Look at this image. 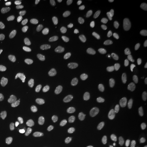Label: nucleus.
Masks as SVG:
<instances>
[{
  "label": "nucleus",
  "mask_w": 147,
  "mask_h": 147,
  "mask_svg": "<svg viewBox=\"0 0 147 147\" xmlns=\"http://www.w3.org/2000/svg\"><path fill=\"white\" fill-rule=\"evenodd\" d=\"M15 83V78L5 65H0V85L8 88Z\"/></svg>",
  "instance_id": "obj_12"
},
{
  "label": "nucleus",
  "mask_w": 147,
  "mask_h": 147,
  "mask_svg": "<svg viewBox=\"0 0 147 147\" xmlns=\"http://www.w3.org/2000/svg\"><path fill=\"white\" fill-rule=\"evenodd\" d=\"M146 95L147 89L146 86L142 84H137L127 91L126 97L131 104H140L146 100Z\"/></svg>",
  "instance_id": "obj_5"
},
{
  "label": "nucleus",
  "mask_w": 147,
  "mask_h": 147,
  "mask_svg": "<svg viewBox=\"0 0 147 147\" xmlns=\"http://www.w3.org/2000/svg\"><path fill=\"white\" fill-rule=\"evenodd\" d=\"M34 13V7L32 5H26L16 8V14L20 17H27Z\"/></svg>",
  "instance_id": "obj_17"
},
{
  "label": "nucleus",
  "mask_w": 147,
  "mask_h": 147,
  "mask_svg": "<svg viewBox=\"0 0 147 147\" xmlns=\"http://www.w3.org/2000/svg\"><path fill=\"white\" fill-rule=\"evenodd\" d=\"M43 11L49 14V15H60L61 13L63 12L64 5L61 3L60 2H56V1H51V2H47L42 7Z\"/></svg>",
  "instance_id": "obj_14"
},
{
  "label": "nucleus",
  "mask_w": 147,
  "mask_h": 147,
  "mask_svg": "<svg viewBox=\"0 0 147 147\" xmlns=\"http://www.w3.org/2000/svg\"><path fill=\"white\" fill-rule=\"evenodd\" d=\"M84 84H85L84 79L80 77H76L74 79L69 80L65 86V90H66L67 94L72 97L78 96L82 92Z\"/></svg>",
  "instance_id": "obj_9"
},
{
  "label": "nucleus",
  "mask_w": 147,
  "mask_h": 147,
  "mask_svg": "<svg viewBox=\"0 0 147 147\" xmlns=\"http://www.w3.org/2000/svg\"><path fill=\"white\" fill-rule=\"evenodd\" d=\"M120 143L123 147H146L147 134L145 133L128 134L121 139Z\"/></svg>",
  "instance_id": "obj_6"
},
{
  "label": "nucleus",
  "mask_w": 147,
  "mask_h": 147,
  "mask_svg": "<svg viewBox=\"0 0 147 147\" xmlns=\"http://www.w3.org/2000/svg\"><path fill=\"white\" fill-rule=\"evenodd\" d=\"M21 2H22V0H15V1H14L15 3H21Z\"/></svg>",
  "instance_id": "obj_20"
},
{
  "label": "nucleus",
  "mask_w": 147,
  "mask_h": 147,
  "mask_svg": "<svg viewBox=\"0 0 147 147\" xmlns=\"http://www.w3.org/2000/svg\"><path fill=\"white\" fill-rule=\"evenodd\" d=\"M43 49L42 47H33L27 49L21 55V60L25 63H29V62H34V61H38L41 60L43 56Z\"/></svg>",
  "instance_id": "obj_8"
},
{
  "label": "nucleus",
  "mask_w": 147,
  "mask_h": 147,
  "mask_svg": "<svg viewBox=\"0 0 147 147\" xmlns=\"http://www.w3.org/2000/svg\"><path fill=\"white\" fill-rule=\"evenodd\" d=\"M30 30L31 24L28 21L8 23L3 29V36L7 40H14L28 34Z\"/></svg>",
  "instance_id": "obj_1"
},
{
  "label": "nucleus",
  "mask_w": 147,
  "mask_h": 147,
  "mask_svg": "<svg viewBox=\"0 0 147 147\" xmlns=\"http://www.w3.org/2000/svg\"><path fill=\"white\" fill-rule=\"evenodd\" d=\"M79 34L77 32L71 31L63 33L57 37V42L61 47H70L74 45L78 39Z\"/></svg>",
  "instance_id": "obj_11"
},
{
  "label": "nucleus",
  "mask_w": 147,
  "mask_h": 147,
  "mask_svg": "<svg viewBox=\"0 0 147 147\" xmlns=\"http://www.w3.org/2000/svg\"><path fill=\"white\" fill-rule=\"evenodd\" d=\"M15 107L10 102L3 101L0 103V121H8L14 115Z\"/></svg>",
  "instance_id": "obj_13"
},
{
  "label": "nucleus",
  "mask_w": 147,
  "mask_h": 147,
  "mask_svg": "<svg viewBox=\"0 0 147 147\" xmlns=\"http://www.w3.org/2000/svg\"><path fill=\"white\" fill-rule=\"evenodd\" d=\"M48 100H49L48 91L45 89L38 91L36 94L34 95V96L30 100L27 107L28 112L32 115L39 114L44 110V108L47 105Z\"/></svg>",
  "instance_id": "obj_2"
},
{
  "label": "nucleus",
  "mask_w": 147,
  "mask_h": 147,
  "mask_svg": "<svg viewBox=\"0 0 147 147\" xmlns=\"http://www.w3.org/2000/svg\"><path fill=\"white\" fill-rule=\"evenodd\" d=\"M72 125L74 130L77 134L84 137H88L92 134L93 128L88 119V118L83 114H76L73 117Z\"/></svg>",
  "instance_id": "obj_3"
},
{
  "label": "nucleus",
  "mask_w": 147,
  "mask_h": 147,
  "mask_svg": "<svg viewBox=\"0 0 147 147\" xmlns=\"http://www.w3.org/2000/svg\"><path fill=\"white\" fill-rule=\"evenodd\" d=\"M120 3L119 0H108L105 3V11L107 13H111L115 10L117 6Z\"/></svg>",
  "instance_id": "obj_18"
},
{
  "label": "nucleus",
  "mask_w": 147,
  "mask_h": 147,
  "mask_svg": "<svg viewBox=\"0 0 147 147\" xmlns=\"http://www.w3.org/2000/svg\"><path fill=\"white\" fill-rule=\"evenodd\" d=\"M67 55H68L67 50L65 47H60L57 48L53 53L52 58H51L53 66L57 67L59 65H61L66 59Z\"/></svg>",
  "instance_id": "obj_15"
},
{
  "label": "nucleus",
  "mask_w": 147,
  "mask_h": 147,
  "mask_svg": "<svg viewBox=\"0 0 147 147\" xmlns=\"http://www.w3.org/2000/svg\"><path fill=\"white\" fill-rule=\"evenodd\" d=\"M71 22L70 17L66 15H54L49 17L48 25L51 27H59L67 26Z\"/></svg>",
  "instance_id": "obj_16"
},
{
  "label": "nucleus",
  "mask_w": 147,
  "mask_h": 147,
  "mask_svg": "<svg viewBox=\"0 0 147 147\" xmlns=\"http://www.w3.org/2000/svg\"><path fill=\"white\" fill-rule=\"evenodd\" d=\"M146 123H147V119H146Z\"/></svg>",
  "instance_id": "obj_21"
},
{
  "label": "nucleus",
  "mask_w": 147,
  "mask_h": 147,
  "mask_svg": "<svg viewBox=\"0 0 147 147\" xmlns=\"http://www.w3.org/2000/svg\"><path fill=\"white\" fill-rule=\"evenodd\" d=\"M90 65L93 69L103 73H110L115 67V61L111 58L105 56H99L92 58Z\"/></svg>",
  "instance_id": "obj_4"
},
{
  "label": "nucleus",
  "mask_w": 147,
  "mask_h": 147,
  "mask_svg": "<svg viewBox=\"0 0 147 147\" xmlns=\"http://www.w3.org/2000/svg\"><path fill=\"white\" fill-rule=\"evenodd\" d=\"M69 147H92L88 143L77 139H71L69 141Z\"/></svg>",
  "instance_id": "obj_19"
},
{
  "label": "nucleus",
  "mask_w": 147,
  "mask_h": 147,
  "mask_svg": "<svg viewBox=\"0 0 147 147\" xmlns=\"http://www.w3.org/2000/svg\"><path fill=\"white\" fill-rule=\"evenodd\" d=\"M130 79L125 74H118L110 82L109 90L113 95H118L126 88L129 84Z\"/></svg>",
  "instance_id": "obj_7"
},
{
  "label": "nucleus",
  "mask_w": 147,
  "mask_h": 147,
  "mask_svg": "<svg viewBox=\"0 0 147 147\" xmlns=\"http://www.w3.org/2000/svg\"><path fill=\"white\" fill-rule=\"evenodd\" d=\"M84 65V59L82 57H75L69 61L65 66V72L68 75H74L79 73Z\"/></svg>",
  "instance_id": "obj_10"
}]
</instances>
